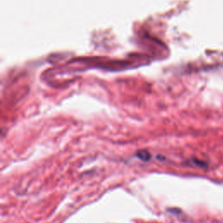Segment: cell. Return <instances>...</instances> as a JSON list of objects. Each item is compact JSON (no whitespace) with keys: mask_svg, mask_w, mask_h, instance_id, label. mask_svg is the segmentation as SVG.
Wrapping results in <instances>:
<instances>
[{"mask_svg":"<svg viewBox=\"0 0 223 223\" xmlns=\"http://www.w3.org/2000/svg\"><path fill=\"white\" fill-rule=\"evenodd\" d=\"M136 156L142 161H149L152 158L150 153L146 150H139L136 153Z\"/></svg>","mask_w":223,"mask_h":223,"instance_id":"1","label":"cell"}]
</instances>
